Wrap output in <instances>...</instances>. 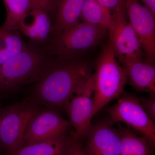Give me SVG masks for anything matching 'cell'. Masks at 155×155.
I'll list each match as a JSON object with an SVG mask.
<instances>
[{"instance_id":"cell-21","label":"cell","mask_w":155,"mask_h":155,"mask_svg":"<svg viewBox=\"0 0 155 155\" xmlns=\"http://www.w3.org/2000/svg\"><path fill=\"white\" fill-rule=\"evenodd\" d=\"M100 4L113 12H122L125 14L126 0H98Z\"/></svg>"},{"instance_id":"cell-22","label":"cell","mask_w":155,"mask_h":155,"mask_svg":"<svg viewBox=\"0 0 155 155\" xmlns=\"http://www.w3.org/2000/svg\"><path fill=\"white\" fill-rule=\"evenodd\" d=\"M32 9H39L47 12L53 11L59 0H31Z\"/></svg>"},{"instance_id":"cell-16","label":"cell","mask_w":155,"mask_h":155,"mask_svg":"<svg viewBox=\"0 0 155 155\" xmlns=\"http://www.w3.org/2000/svg\"><path fill=\"white\" fill-rule=\"evenodd\" d=\"M81 20L109 30L113 24L114 17L111 11L103 7L98 0H85Z\"/></svg>"},{"instance_id":"cell-17","label":"cell","mask_w":155,"mask_h":155,"mask_svg":"<svg viewBox=\"0 0 155 155\" xmlns=\"http://www.w3.org/2000/svg\"><path fill=\"white\" fill-rule=\"evenodd\" d=\"M152 148L144 137L122 127L120 155H152Z\"/></svg>"},{"instance_id":"cell-6","label":"cell","mask_w":155,"mask_h":155,"mask_svg":"<svg viewBox=\"0 0 155 155\" xmlns=\"http://www.w3.org/2000/svg\"><path fill=\"white\" fill-rule=\"evenodd\" d=\"M114 21L109 29L111 47L122 66L134 61H141L144 53L136 35L122 12H113Z\"/></svg>"},{"instance_id":"cell-14","label":"cell","mask_w":155,"mask_h":155,"mask_svg":"<svg viewBox=\"0 0 155 155\" xmlns=\"http://www.w3.org/2000/svg\"><path fill=\"white\" fill-rule=\"evenodd\" d=\"M52 27L51 19L47 12L40 9H32L22 19L20 29L30 38L42 41L47 38Z\"/></svg>"},{"instance_id":"cell-1","label":"cell","mask_w":155,"mask_h":155,"mask_svg":"<svg viewBox=\"0 0 155 155\" xmlns=\"http://www.w3.org/2000/svg\"><path fill=\"white\" fill-rule=\"evenodd\" d=\"M92 75L90 66L83 61H67L46 67L29 101L53 110L65 108L75 92L88 82Z\"/></svg>"},{"instance_id":"cell-3","label":"cell","mask_w":155,"mask_h":155,"mask_svg":"<svg viewBox=\"0 0 155 155\" xmlns=\"http://www.w3.org/2000/svg\"><path fill=\"white\" fill-rule=\"evenodd\" d=\"M41 107L28 100L0 108V147L6 155L22 147L27 125Z\"/></svg>"},{"instance_id":"cell-20","label":"cell","mask_w":155,"mask_h":155,"mask_svg":"<svg viewBox=\"0 0 155 155\" xmlns=\"http://www.w3.org/2000/svg\"><path fill=\"white\" fill-rule=\"evenodd\" d=\"M140 102L147 115L153 122L155 121V94H149L147 98H139Z\"/></svg>"},{"instance_id":"cell-25","label":"cell","mask_w":155,"mask_h":155,"mask_svg":"<svg viewBox=\"0 0 155 155\" xmlns=\"http://www.w3.org/2000/svg\"><path fill=\"white\" fill-rule=\"evenodd\" d=\"M0 105H1V104H0Z\"/></svg>"},{"instance_id":"cell-11","label":"cell","mask_w":155,"mask_h":155,"mask_svg":"<svg viewBox=\"0 0 155 155\" xmlns=\"http://www.w3.org/2000/svg\"><path fill=\"white\" fill-rule=\"evenodd\" d=\"M114 124L109 118L92 125L83 146L86 155H120L122 127Z\"/></svg>"},{"instance_id":"cell-19","label":"cell","mask_w":155,"mask_h":155,"mask_svg":"<svg viewBox=\"0 0 155 155\" xmlns=\"http://www.w3.org/2000/svg\"><path fill=\"white\" fill-rule=\"evenodd\" d=\"M17 31L0 28V67L26 48Z\"/></svg>"},{"instance_id":"cell-7","label":"cell","mask_w":155,"mask_h":155,"mask_svg":"<svg viewBox=\"0 0 155 155\" xmlns=\"http://www.w3.org/2000/svg\"><path fill=\"white\" fill-rule=\"evenodd\" d=\"M107 30L84 22H79L58 35L56 49L58 55L67 58L98 45Z\"/></svg>"},{"instance_id":"cell-4","label":"cell","mask_w":155,"mask_h":155,"mask_svg":"<svg viewBox=\"0 0 155 155\" xmlns=\"http://www.w3.org/2000/svg\"><path fill=\"white\" fill-rule=\"evenodd\" d=\"M46 67L40 54L26 48L0 67V89H13L36 82Z\"/></svg>"},{"instance_id":"cell-24","label":"cell","mask_w":155,"mask_h":155,"mask_svg":"<svg viewBox=\"0 0 155 155\" xmlns=\"http://www.w3.org/2000/svg\"><path fill=\"white\" fill-rule=\"evenodd\" d=\"M143 3L144 6L155 16V0H137Z\"/></svg>"},{"instance_id":"cell-15","label":"cell","mask_w":155,"mask_h":155,"mask_svg":"<svg viewBox=\"0 0 155 155\" xmlns=\"http://www.w3.org/2000/svg\"><path fill=\"white\" fill-rule=\"evenodd\" d=\"M85 0H59L52 31L57 35L80 22Z\"/></svg>"},{"instance_id":"cell-12","label":"cell","mask_w":155,"mask_h":155,"mask_svg":"<svg viewBox=\"0 0 155 155\" xmlns=\"http://www.w3.org/2000/svg\"><path fill=\"white\" fill-rule=\"evenodd\" d=\"M126 71L127 81L139 91L155 94L154 64L142 61H134L122 66Z\"/></svg>"},{"instance_id":"cell-2","label":"cell","mask_w":155,"mask_h":155,"mask_svg":"<svg viewBox=\"0 0 155 155\" xmlns=\"http://www.w3.org/2000/svg\"><path fill=\"white\" fill-rule=\"evenodd\" d=\"M92 77L93 117L111 101L121 96L127 82L126 71L117 61L109 41L103 46Z\"/></svg>"},{"instance_id":"cell-10","label":"cell","mask_w":155,"mask_h":155,"mask_svg":"<svg viewBox=\"0 0 155 155\" xmlns=\"http://www.w3.org/2000/svg\"><path fill=\"white\" fill-rule=\"evenodd\" d=\"M93 89L92 75L88 82L75 93L65 108L78 139L81 141L86 138L92 126Z\"/></svg>"},{"instance_id":"cell-8","label":"cell","mask_w":155,"mask_h":155,"mask_svg":"<svg viewBox=\"0 0 155 155\" xmlns=\"http://www.w3.org/2000/svg\"><path fill=\"white\" fill-rule=\"evenodd\" d=\"M71 127L70 122L64 119L54 110L41 107L27 125L23 137L22 147L67 133Z\"/></svg>"},{"instance_id":"cell-18","label":"cell","mask_w":155,"mask_h":155,"mask_svg":"<svg viewBox=\"0 0 155 155\" xmlns=\"http://www.w3.org/2000/svg\"><path fill=\"white\" fill-rule=\"evenodd\" d=\"M7 17L2 28L9 31L20 29V24L25 15L32 9L31 0H3Z\"/></svg>"},{"instance_id":"cell-13","label":"cell","mask_w":155,"mask_h":155,"mask_svg":"<svg viewBox=\"0 0 155 155\" xmlns=\"http://www.w3.org/2000/svg\"><path fill=\"white\" fill-rule=\"evenodd\" d=\"M70 130L57 137L22 147L9 155H69L72 144Z\"/></svg>"},{"instance_id":"cell-23","label":"cell","mask_w":155,"mask_h":155,"mask_svg":"<svg viewBox=\"0 0 155 155\" xmlns=\"http://www.w3.org/2000/svg\"><path fill=\"white\" fill-rule=\"evenodd\" d=\"M72 138V144L69 155H86L81 141L78 139L74 130H70Z\"/></svg>"},{"instance_id":"cell-9","label":"cell","mask_w":155,"mask_h":155,"mask_svg":"<svg viewBox=\"0 0 155 155\" xmlns=\"http://www.w3.org/2000/svg\"><path fill=\"white\" fill-rule=\"evenodd\" d=\"M125 9L130 24L137 36L146 61H155V16L137 0H126Z\"/></svg>"},{"instance_id":"cell-5","label":"cell","mask_w":155,"mask_h":155,"mask_svg":"<svg viewBox=\"0 0 155 155\" xmlns=\"http://www.w3.org/2000/svg\"><path fill=\"white\" fill-rule=\"evenodd\" d=\"M113 123L123 122L137 130L153 148L155 143V125L147 115L135 95L124 92L116 104L106 109Z\"/></svg>"}]
</instances>
